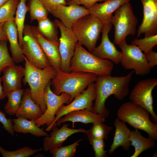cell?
<instances>
[{"instance_id":"f35d334b","label":"cell","mask_w":157,"mask_h":157,"mask_svg":"<svg viewBox=\"0 0 157 157\" xmlns=\"http://www.w3.org/2000/svg\"><path fill=\"white\" fill-rule=\"evenodd\" d=\"M49 13L53 10L59 4L67 5L65 0H39Z\"/></svg>"},{"instance_id":"3957f363","label":"cell","mask_w":157,"mask_h":157,"mask_svg":"<svg viewBox=\"0 0 157 157\" xmlns=\"http://www.w3.org/2000/svg\"><path fill=\"white\" fill-rule=\"evenodd\" d=\"M96 74L81 72L67 73L57 70L51 81L52 91L56 95L66 93L70 96V103L77 95L83 92L91 83L96 80Z\"/></svg>"},{"instance_id":"ba28073f","label":"cell","mask_w":157,"mask_h":157,"mask_svg":"<svg viewBox=\"0 0 157 157\" xmlns=\"http://www.w3.org/2000/svg\"><path fill=\"white\" fill-rule=\"evenodd\" d=\"M44 99L46 109L42 116L35 121L39 127L46 124L47 127L45 131H49L51 130L57 111L63 104H68L70 103V96L66 93L59 95L54 94L51 90L50 82L45 89Z\"/></svg>"},{"instance_id":"d590c367","label":"cell","mask_w":157,"mask_h":157,"mask_svg":"<svg viewBox=\"0 0 157 157\" xmlns=\"http://www.w3.org/2000/svg\"><path fill=\"white\" fill-rule=\"evenodd\" d=\"M15 62L9 54L7 42L0 43V74L6 67L15 65Z\"/></svg>"},{"instance_id":"836d02e7","label":"cell","mask_w":157,"mask_h":157,"mask_svg":"<svg viewBox=\"0 0 157 157\" xmlns=\"http://www.w3.org/2000/svg\"><path fill=\"white\" fill-rule=\"evenodd\" d=\"M132 44L137 46L145 54L152 50L157 44V34L149 36H144L142 39L135 38L132 41Z\"/></svg>"},{"instance_id":"d4e9b609","label":"cell","mask_w":157,"mask_h":157,"mask_svg":"<svg viewBox=\"0 0 157 157\" xmlns=\"http://www.w3.org/2000/svg\"><path fill=\"white\" fill-rule=\"evenodd\" d=\"M13 130L15 132L24 133H30L36 137L49 136L48 133L36 124L35 120H28L19 117L12 119Z\"/></svg>"},{"instance_id":"9c48e42d","label":"cell","mask_w":157,"mask_h":157,"mask_svg":"<svg viewBox=\"0 0 157 157\" xmlns=\"http://www.w3.org/2000/svg\"><path fill=\"white\" fill-rule=\"evenodd\" d=\"M122 56L121 64L126 69H133L138 75L144 76L151 71L145 54L137 46L128 44L126 40L119 45Z\"/></svg>"},{"instance_id":"52a82bcc","label":"cell","mask_w":157,"mask_h":157,"mask_svg":"<svg viewBox=\"0 0 157 157\" xmlns=\"http://www.w3.org/2000/svg\"><path fill=\"white\" fill-rule=\"evenodd\" d=\"M138 22L129 2L119 7L111 21L115 27L114 43L119 45L126 40L128 35L135 34Z\"/></svg>"},{"instance_id":"74e56055","label":"cell","mask_w":157,"mask_h":157,"mask_svg":"<svg viewBox=\"0 0 157 157\" xmlns=\"http://www.w3.org/2000/svg\"><path fill=\"white\" fill-rule=\"evenodd\" d=\"M0 122L2 123L4 129L12 136L15 135L13 130L12 119H7L6 117V114L0 110Z\"/></svg>"},{"instance_id":"4fadbf2b","label":"cell","mask_w":157,"mask_h":157,"mask_svg":"<svg viewBox=\"0 0 157 157\" xmlns=\"http://www.w3.org/2000/svg\"><path fill=\"white\" fill-rule=\"evenodd\" d=\"M88 86L86 90L75 97L69 104L66 106L63 104L60 107L56 113L51 128L58 119L68 113L84 109L92 111L93 101L96 97L94 82L91 83Z\"/></svg>"},{"instance_id":"2e32d148","label":"cell","mask_w":157,"mask_h":157,"mask_svg":"<svg viewBox=\"0 0 157 157\" xmlns=\"http://www.w3.org/2000/svg\"><path fill=\"white\" fill-rule=\"evenodd\" d=\"M143 7L142 21L137 35L149 36L157 34V0H140Z\"/></svg>"},{"instance_id":"7a4b0ae2","label":"cell","mask_w":157,"mask_h":157,"mask_svg":"<svg viewBox=\"0 0 157 157\" xmlns=\"http://www.w3.org/2000/svg\"><path fill=\"white\" fill-rule=\"evenodd\" d=\"M23 57L25 72L22 82L25 85L28 84L32 99L40 106L44 113L46 109L44 99V91L55 76L57 70L51 65L42 69L38 68L31 64L24 55Z\"/></svg>"},{"instance_id":"ac0fdd59","label":"cell","mask_w":157,"mask_h":157,"mask_svg":"<svg viewBox=\"0 0 157 157\" xmlns=\"http://www.w3.org/2000/svg\"><path fill=\"white\" fill-rule=\"evenodd\" d=\"M2 72L3 87L6 97L11 91L22 89V78L25 75V67L15 65L9 66L5 67Z\"/></svg>"},{"instance_id":"277c9868","label":"cell","mask_w":157,"mask_h":157,"mask_svg":"<svg viewBox=\"0 0 157 157\" xmlns=\"http://www.w3.org/2000/svg\"><path fill=\"white\" fill-rule=\"evenodd\" d=\"M113 63L108 59L99 58L88 51L82 45L76 44L70 63L71 72L93 73L98 76L110 75Z\"/></svg>"},{"instance_id":"5bb4252c","label":"cell","mask_w":157,"mask_h":157,"mask_svg":"<svg viewBox=\"0 0 157 157\" xmlns=\"http://www.w3.org/2000/svg\"><path fill=\"white\" fill-rule=\"evenodd\" d=\"M111 22L104 24L101 31L102 39L100 45L95 47L92 53L97 57L103 59H108L113 63L118 64L120 62L122 54L118 51L108 37V33L112 28Z\"/></svg>"},{"instance_id":"b9f144b4","label":"cell","mask_w":157,"mask_h":157,"mask_svg":"<svg viewBox=\"0 0 157 157\" xmlns=\"http://www.w3.org/2000/svg\"><path fill=\"white\" fill-rule=\"evenodd\" d=\"M3 24L0 23V43L7 42L8 40L3 28Z\"/></svg>"},{"instance_id":"7402d4cb","label":"cell","mask_w":157,"mask_h":157,"mask_svg":"<svg viewBox=\"0 0 157 157\" xmlns=\"http://www.w3.org/2000/svg\"><path fill=\"white\" fill-rule=\"evenodd\" d=\"M43 113L40 106L32 99L30 88L24 90L19 107L15 114L17 117L36 120Z\"/></svg>"},{"instance_id":"4dcf8cb0","label":"cell","mask_w":157,"mask_h":157,"mask_svg":"<svg viewBox=\"0 0 157 157\" xmlns=\"http://www.w3.org/2000/svg\"><path fill=\"white\" fill-rule=\"evenodd\" d=\"M27 6L31 22L48 17L49 12L39 0H28Z\"/></svg>"},{"instance_id":"f546056e","label":"cell","mask_w":157,"mask_h":157,"mask_svg":"<svg viewBox=\"0 0 157 157\" xmlns=\"http://www.w3.org/2000/svg\"><path fill=\"white\" fill-rule=\"evenodd\" d=\"M101 122H97L93 123V126L86 130L85 133L88 138L103 139L107 140L109 133L113 130L112 127Z\"/></svg>"},{"instance_id":"7c38bea8","label":"cell","mask_w":157,"mask_h":157,"mask_svg":"<svg viewBox=\"0 0 157 157\" xmlns=\"http://www.w3.org/2000/svg\"><path fill=\"white\" fill-rule=\"evenodd\" d=\"M54 22L60 32L59 49L61 61V70L70 73L71 61L74 55L78 40L72 29L66 27L58 19H56Z\"/></svg>"},{"instance_id":"60d3db41","label":"cell","mask_w":157,"mask_h":157,"mask_svg":"<svg viewBox=\"0 0 157 157\" xmlns=\"http://www.w3.org/2000/svg\"><path fill=\"white\" fill-rule=\"evenodd\" d=\"M106 0H70L68 5L70 3L79 5H83L86 8L89 10L97 2L105 1Z\"/></svg>"},{"instance_id":"d6986e66","label":"cell","mask_w":157,"mask_h":157,"mask_svg":"<svg viewBox=\"0 0 157 157\" xmlns=\"http://www.w3.org/2000/svg\"><path fill=\"white\" fill-rule=\"evenodd\" d=\"M32 32L47 58L50 65L57 70L61 69V61L59 45L54 44L44 38L37 27L31 26Z\"/></svg>"},{"instance_id":"484cf974","label":"cell","mask_w":157,"mask_h":157,"mask_svg":"<svg viewBox=\"0 0 157 157\" xmlns=\"http://www.w3.org/2000/svg\"><path fill=\"white\" fill-rule=\"evenodd\" d=\"M129 140L131 146L134 148L135 151L131 157H138L144 151L155 146V140L151 138L143 137L138 129H135L131 131Z\"/></svg>"},{"instance_id":"83f0119b","label":"cell","mask_w":157,"mask_h":157,"mask_svg":"<svg viewBox=\"0 0 157 157\" xmlns=\"http://www.w3.org/2000/svg\"><path fill=\"white\" fill-rule=\"evenodd\" d=\"M27 0H20L16 12L14 21L17 28L19 45L22 49L23 40V32L24 26V21L26 14L28 8L26 2Z\"/></svg>"},{"instance_id":"cb8c5ba5","label":"cell","mask_w":157,"mask_h":157,"mask_svg":"<svg viewBox=\"0 0 157 157\" xmlns=\"http://www.w3.org/2000/svg\"><path fill=\"white\" fill-rule=\"evenodd\" d=\"M114 124L115 127V136L108 154H112L117 148L120 146L124 150L129 151L131 146L129 140L131 131L126 126L125 122L117 118L115 120Z\"/></svg>"},{"instance_id":"30bf717a","label":"cell","mask_w":157,"mask_h":157,"mask_svg":"<svg viewBox=\"0 0 157 157\" xmlns=\"http://www.w3.org/2000/svg\"><path fill=\"white\" fill-rule=\"evenodd\" d=\"M23 35L22 49L23 54L28 62L40 69L51 66L37 38L33 33L31 26L25 25Z\"/></svg>"},{"instance_id":"8fae6325","label":"cell","mask_w":157,"mask_h":157,"mask_svg":"<svg viewBox=\"0 0 157 157\" xmlns=\"http://www.w3.org/2000/svg\"><path fill=\"white\" fill-rule=\"evenodd\" d=\"M157 85L156 78L140 80L135 86L129 95L131 101L147 110L156 124L157 116L154 110L152 92Z\"/></svg>"},{"instance_id":"f1b7e54d","label":"cell","mask_w":157,"mask_h":157,"mask_svg":"<svg viewBox=\"0 0 157 157\" xmlns=\"http://www.w3.org/2000/svg\"><path fill=\"white\" fill-rule=\"evenodd\" d=\"M24 90L22 88L10 92L7 97L8 101L4 106V110L7 114L11 115H15L19 107Z\"/></svg>"},{"instance_id":"4316f807","label":"cell","mask_w":157,"mask_h":157,"mask_svg":"<svg viewBox=\"0 0 157 157\" xmlns=\"http://www.w3.org/2000/svg\"><path fill=\"white\" fill-rule=\"evenodd\" d=\"M38 22L37 27L42 35L49 41L59 45L58 27L54 22L52 21L48 17Z\"/></svg>"},{"instance_id":"8d00e7d4","label":"cell","mask_w":157,"mask_h":157,"mask_svg":"<svg viewBox=\"0 0 157 157\" xmlns=\"http://www.w3.org/2000/svg\"><path fill=\"white\" fill-rule=\"evenodd\" d=\"M94 152L95 157H107L104 140L103 139L88 138Z\"/></svg>"},{"instance_id":"d6a6232c","label":"cell","mask_w":157,"mask_h":157,"mask_svg":"<svg viewBox=\"0 0 157 157\" xmlns=\"http://www.w3.org/2000/svg\"><path fill=\"white\" fill-rule=\"evenodd\" d=\"M43 149L42 148L33 149L26 146L15 151H9L5 150L0 145V153L3 157H28Z\"/></svg>"},{"instance_id":"1f68e13d","label":"cell","mask_w":157,"mask_h":157,"mask_svg":"<svg viewBox=\"0 0 157 157\" xmlns=\"http://www.w3.org/2000/svg\"><path fill=\"white\" fill-rule=\"evenodd\" d=\"M20 0H8L0 8V23L3 24L14 18Z\"/></svg>"},{"instance_id":"ab89813d","label":"cell","mask_w":157,"mask_h":157,"mask_svg":"<svg viewBox=\"0 0 157 157\" xmlns=\"http://www.w3.org/2000/svg\"><path fill=\"white\" fill-rule=\"evenodd\" d=\"M149 67L151 69L157 65V53L151 50L145 54Z\"/></svg>"},{"instance_id":"f6af8a7d","label":"cell","mask_w":157,"mask_h":157,"mask_svg":"<svg viewBox=\"0 0 157 157\" xmlns=\"http://www.w3.org/2000/svg\"><path fill=\"white\" fill-rule=\"evenodd\" d=\"M65 0L67 2V5H68V3L70 2V0Z\"/></svg>"},{"instance_id":"e0dca14e","label":"cell","mask_w":157,"mask_h":157,"mask_svg":"<svg viewBox=\"0 0 157 157\" xmlns=\"http://www.w3.org/2000/svg\"><path fill=\"white\" fill-rule=\"evenodd\" d=\"M69 126L68 124H64L59 129L56 123L53 125L50 135L45 136L43 140V149L45 151H49L62 146L63 143L74 134L85 132L84 129H72L69 128Z\"/></svg>"},{"instance_id":"e575fe53","label":"cell","mask_w":157,"mask_h":157,"mask_svg":"<svg viewBox=\"0 0 157 157\" xmlns=\"http://www.w3.org/2000/svg\"><path fill=\"white\" fill-rule=\"evenodd\" d=\"M80 139L73 143L67 146H61L58 148L49 151L53 157H74L77 152V148Z\"/></svg>"},{"instance_id":"44dd1931","label":"cell","mask_w":157,"mask_h":157,"mask_svg":"<svg viewBox=\"0 0 157 157\" xmlns=\"http://www.w3.org/2000/svg\"><path fill=\"white\" fill-rule=\"evenodd\" d=\"M3 28L9 42L10 49L15 63L23 62L24 55L19 44L18 31L14 18L3 23Z\"/></svg>"},{"instance_id":"ee69618b","label":"cell","mask_w":157,"mask_h":157,"mask_svg":"<svg viewBox=\"0 0 157 157\" xmlns=\"http://www.w3.org/2000/svg\"><path fill=\"white\" fill-rule=\"evenodd\" d=\"M8 0H0V8Z\"/></svg>"},{"instance_id":"6da1fadb","label":"cell","mask_w":157,"mask_h":157,"mask_svg":"<svg viewBox=\"0 0 157 157\" xmlns=\"http://www.w3.org/2000/svg\"><path fill=\"white\" fill-rule=\"evenodd\" d=\"M134 72L133 70L125 76H98L94 83L96 97L92 111L105 119L108 117L109 112L106 107V99L112 95L119 100L126 97L129 94V86Z\"/></svg>"},{"instance_id":"7bdbcfd3","label":"cell","mask_w":157,"mask_h":157,"mask_svg":"<svg viewBox=\"0 0 157 157\" xmlns=\"http://www.w3.org/2000/svg\"><path fill=\"white\" fill-rule=\"evenodd\" d=\"M2 80L1 77H0V100L3 99L6 97L3 90V86L1 85Z\"/></svg>"},{"instance_id":"9a60e30c","label":"cell","mask_w":157,"mask_h":157,"mask_svg":"<svg viewBox=\"0 0 157 157\" xmlns=\"http://www.w3.org/2000/svg\"><path fill=\"white\" fill-rule=\"evenodd\" d=\"M58 18L67 28L71 29L74 23L81 17L90 13L84 6L72 3L59 4L50 13Z\"/></svg>"},{"instance_id":"5b68a950","label":"cell","mask_w":157,"mask_h":157,"mask_svg":"<svg viewBox=\"0 0 157 157\" xmlns=\"http://www.w3.org/2000/svg\"><path fill=\"white\" fill-rule=\"evenodd\" d=\"M149 113L143 108L131 102L122 104L117 112V118L128 123L135 129L146 132L149 137L157 140V124L150 120Z\"/></svg>"},{"instance_id":"603a6c76","label":"cell","mask_w":157,"mask_h":157,"mask_svg":"<svg viewBox=\"0 0 157 157\" xmlns=\"http://www.w3.org/2000/svg\"><path fill=\"white\" fill-rule=\"evenodd\" d=\"M58 119L56 123L57 126L66 122H71L73 124L76 122L85 124L93 123L97 122H104L106 119L101 115L87 109L75 111L68 113Z\"/></svg>"},{"instance_id":"8992f818","label":"cell","mask_w":157,"mask_h":157,"mask_svg":"<svg viewBox=\"0 0 157 157\" xmlns=\"http://www.w3.org/2000/svg\"><path fill=\"white\" fill-rule=\"evenodd\" d=\"M103 26L98 18L90 13L78 19L71 29L77 39V43L86 47L92 53L96 47Z\"/></svg>"},{"instance_id":"ffe728a7","label":"cell","mask_w":157,"mask_h":157,"mask_svg":"<svg viewBox=\"0 0 157 157\" xmlns=\"http://www.w3.org/2000/svg\"><path fill=\"white\" fill-rule=\"evenodd\" d=\"M131 0H106L102 3H95L89 10L104 24L111 22L113 13L124 4Z\"/></svg>"}]
</instances>
